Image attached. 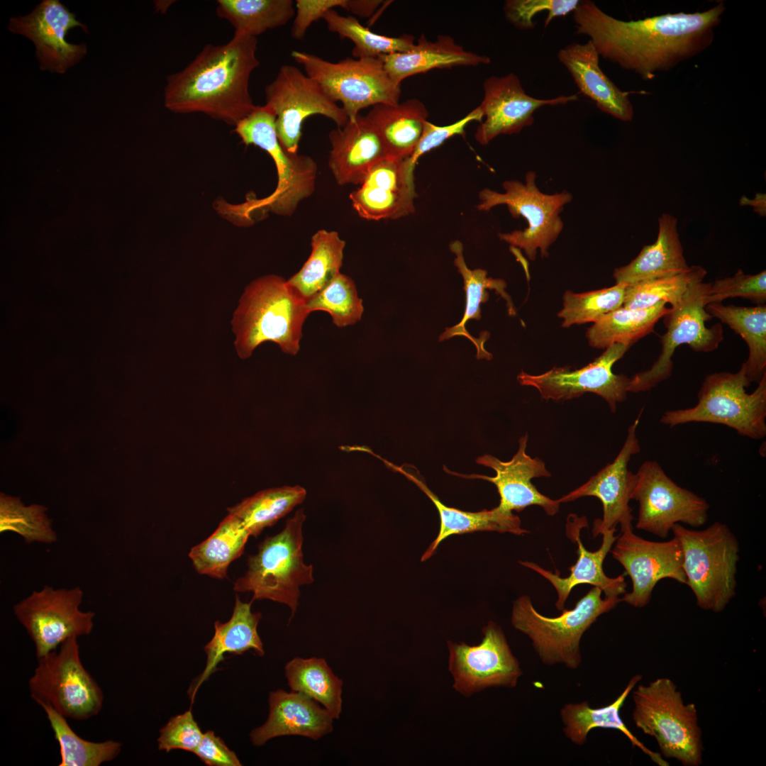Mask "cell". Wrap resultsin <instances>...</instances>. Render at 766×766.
<instances>
[{
	"label": "cell",
	"mask_w": 766,
	"mask_h": 766,
	"mask_svg": "<svg viewBox=\"0 0 766 766\" xmlns=\"http://www.w3.org/2000/svg\"><path fill=\"white\" fill-rule=\"evenodd\" d=\"M725 10L721 1L703 12L626 21L582 0L572 16L576 33L588 36L599 56L650 80L709 47Z\"/></svg>",
	"instance_id": "cell-1"
},
{
	"label": "cell",
	"mask_w": 766,
	"mask_h": 766,
	"mask_svg": "<svg viewBox=\"0 0 766 766\" xmlns=\"http://www.w3.org/2000/svg\"><path fill=\"white\" fill-rule=\"evenodd\" d=\"M257 48L256 37L239 33L225 45L207 44L184 69L167 77L165 106L236 126L257 106L249 90L250 75L260 65Z\"/></svg>",
	"instance_id": "cell-2"
},
{
	"label": "cell",
	"mask_w": 766,
	"mask_h": 766,
	"mask_svg": "<svg viewBox=\"0 0 766 766\" xmlns=\"http://www.w3.org/2000/svg\"><path fill=\"white\" fill-rule=\"evenodd\" d=\"M309 314L305 301L283 277L270 274L251 282L231 320L238 357H250L257 347L268 341L295 355Z\"/></svg>",
	"instance_id": "cell-3"
},
{
	"label": "cell",
	"mask_w": 766,
	"mask_h": 766,
	"mask_svg": "<svg viewBox=\"0 0 766 766\" xmlns=\"http://www.w3.org/2000/svg\"><path fill=\"white\" fill-rule=\"evenodd\" d=\"M679 541L684 557L687 585L696 604L718 613L736 596L740 547L735 534L725 523L716 521L705 529L675 524L671 530Z\"/></svg>",
	"instance_id": "cell-4"
},
{
	"label": "cell",
	"mask_w": 766,
	"mask_h": 766,
	"mask_svg": "<svg viewBox=\"0 0 766 766\" xmlns=\"http://www.w3.org/2000/svg\"><path fill=\"white\" fill-rule=\"evenodd\" d=\"M305 519L304 510L299 509L281 532L265 538L257 553L248 557V570L235 582V591L252 592L251 601L270 599L286 604L291 609V618L294 616L299 587L313 582V566L303 560Z\"/></svg>",
	"instance_id": "cell-5"
},
{
	"label": "cell",
	"mask_w": 766,
	"mask_h": 766,
	"mask_svg": "<svg viewBox=\"0 0 766 766\" xmlns=\"http://www.w3.org/2000/svg\"><path fill=\"white\" fill-rule=\"evenodd\" d=\"M750 384L743 365L735 373L708 374L694 406L668 410L660 421L669 427L692 422L721 424L741 436L762 439L766 435V374L748 394L745 388Z\"/></svg>",
	"instance_id": "cell-6"
},
{
	"label": "cell",
	"mask_w": 766,
	"mask_h": 766,
	"mask_svg": "<svg viewBox=\"0 0 766 766\" xmlns=\"http://www.w3.org/2000/svg\"><path fill=\"white\" fill-rule=\"evenodd\" d=\"M235 131L245 145L258 146L270 154L277 167L278 182L269 196L231 206L226 209L229 211L226 213L246 219L258 210L292 215L314 191L316 162L309 155L289 152L282 146L275 131V115L266 104L257 106L235 126Z\"/></svg>",
	"instance_id": "cell-7"
},
{
	"label": "cell",
	"mask_w": 766,
	"mask_h": 766,
	"mask_svg": "<svg viewBox=\"0 0 766 766\" xmlns=\"http://www.w3.org/2000/svg\"><path fill=\"white\" fill-rule=\"evenodd\" d=\"M601 593L599 588L593 587L572 609H565L556 617L540 614L530 596H521L514 603L511 623L528 636L544 664H563L575 670L582 662L580 640L584 632L598 617L621 602L618 596L602 599Z\"/></svg>",
	"instance_id": "cell-8"
},
{
	"label": "cell",
	"mask_w": 766,
	"mask_h": 766,
	"mask_svg": "<svg viewBox=\"0 0 766 766\" xmlns=\"http://www.w3.org/2000/svg\"><path fill=\"white\" fill-rule=\"evenodd\" d=\"M633 699L635 726L655 738L665 757L687 766L702 763L701 731L696 706L684 703L670 679L658 678L648 685H639Z\"/></svg>",
	"instance_id": "cell-9"
},
{
	"label": "cell",
	"mask_w": 766,
	"mask_h": 766,
	"mask_svg": "<svg viewBox=\"0 0 766 766\" xmlns=\"http://www.w3.org/2000/svg\"><path fill=\"white\" fill-rule=\"evenodd\" d=\"M536 173L527 172L524 183L518 180H506L502 184L504 192L484 189L479 193V203L477 209L487 211L499 205H506L514 218L523 217L527 227L509 233H499V238L512 248L524 251L528 258L536 259L539 250L542 257L548 256L550 246L555 242L562 232L564 224L560 213L564 206L572 199L567 191L548 194L542 192L536 184Z\"/></svg>",
	"instance_id": "cell-10"
},
{
	"label": "cell",
	"mask_w": 766,
	"mask_h": 766,
	"mask_svg": "<svg viewBox=\"0 0 766 766\" xmlns=\"http://www.w3.org/2000/svg\"><path fill=\"white\" fill-rule=\"evenodd\" d=\"M292 56L333 101L342 104L349 120L367 107L399 103L401 84L391 79L379 57H347L331 62L297 50Z\"/></svg>",
	"instance_id": "cell-11"
},
{
	"label": "cell",
	"mask_w": 766,
	"mask_h": 766,
	"mask_svg": "<svg viewBox=\"0 0 766 766\" xmlns=\"http://www.w3.org/2000/svg\"><path fill=\"white\" fill-rule=\"evenodd\" d=\"M29 679L31 698L46 704L66 718L87 720L102 709L104 693L84 667L77 638L64 641L58 650L38 658Z\"/></svg>",
	"instance_id": "cell-12"
},
{
	"label": "cell",
	"mask_w": 766,
	"mask_h": 766,
	"mask_svg": "<svg viewBox=\"0 0 766 766\" xmlns=\"http://www.w3.org/2000/svg\"><path fill=\"white\" fill-rule=\"evenodd\" d=\"M711 283L692 284L681 301L662 317L666 332L660 338V353L652 367L630 378L628 392H646L667 379L672 373V357L677 348L687 344L695 352L715 350L723 339L721 323L708 328L712 318L705 309Z\"/></svg>",
	"instance_id": "cell-13"
},
{
	"label": "cell",
	"mask_w": 766,
	"mask_h": 766,
	"mask_svg": "<svg viewBox=\"0 0 766 766\" xmlns=\"http://www.w3.org/2000/svg\"><path fill=\"white\" fill-rule=\"evenodd\" d=\"M631 499L639 506L636 528L661 538H666L676 523L699 528L708 521L707 501L676 484L655 460L640 466Z\"/></svg>",
	"instance_id": "cell-14"
},
{
	"label": "cell",
	"mask_w": 766,
	"mask_h": 766,
	"mask_svg": "<svg viewBox=\"0 0 766 766\" xmlns=\"http://www.w3.org/2000/svg\"><path fill=\"white\" fill-rule=\"evenodd\" d=\"M266 105L275 115V131L282 146L296 153L303 122L313 115L332 120L338 128L349 121L341 106L333 101L314 79L292 65H282L273 81L265 88Z\"/></svg>",
	"instance_id": "cell-15"
},
{
	"label": "cell",
	"mask_w": 766,
	"mask_h": 766,
	"mask_svg": "<svg viewBox=\"0 0 766 766\" xmlns=\"http://www.w3.org/2000/svg\"><path fill=\"white\" fill-rule=\"evenodd\" d=\"M83 591L45 586L13 606V613L35 645L37 658L55 650L66 640L91 633L95 614L79 606Z\"/></svg>",
	"instance_id": "cell-16"
},
{
	"label": "cell",
	"mask_w": 766,
	"mask_h": 766,
	"mask_svg": "<svg viewBox=\"0 0 766 766\" xmlns=\"http://www.w3.org/2000/svg\"><path fill=\"white\" fill-rule=\"evenodd\" d=\"M631 346L615 343L593 362L579 368L554 367L540 374H531L521 371L517 376L520 384L535 388L542 399L566 401L594 393L603 398L612 413L617 404L627 397L630 378L624 374H614L612 367L620 360Z\"/></svg>",
	"instance_id": "cell-17"
},
{
	"label": "cell",
	"mask_w": 766,
	"mask_h": 766,
	"mask_svg": "<svg viewBox=\"0 0 766 766\" xmlns=\"http://www.w3.org/2000/svg\"><path fill=\"white\" fill-rule=\"evenodd\" d=\"M614 543L610 552L632 581V591L626 592L621 601L642 608L650 602L661 579L670 578L687 584L683 552L676 537L662 542L648 540L634 533L631 524L621 527Z\"/></svg>",
	"instance_id": "cell-18"
},
{
	"label": "cell",
	"mask_w": 766,
	"mask_h": 766,
	"mask_svg": "<svg viewBox=\"0 0 766 766\" xmlns=\"http://www.w3.org/2000/svg\"><path fill=\"white\" fill-rule=\"evenodd\" d=\"M482 632L477 645L448 642L453 687L464 696L487 687H515L523 674L501 627L490 621Z\"/></svg>",
	"instance_id": "cell-19"
},
{
	"label": "cell",
	"mask_w": 766,
	"mask_h": 766,
	"mask_svg": "<svg viewBox=\"0 0 766 766\" xmlns=\"http://www.w3.org/2000/svg\"><path fill=\"white\" fill-rule=\"evenodd\" d=\"M75 27L88 33L87 26L58 0H43L28 14L13 17L8 29L30 39L35 45L36 57L43 71L64 74L87 54L85 43L66 40L68 31Z\"/></svg>",
	"instance_id": "cell-20"
},
{
	"label": "cell",
	"mask_w": 766,
	"mask_h": 766,
	"mask_svg": "<svg viewBox=\"0 0 766 766\" xmlns=\"http://www.w3.org/2000/svg\"><path fill=\"white\" fill-rule=\"evenodd\" d=\"M643 409L628 427L625 442L612 462L593 475L584 484L564 495L560 503L570 502L584 496H595L603 507L601 518H596L592 530L595 537L604 531L616 529L617 525L632 524L633 516L629 501L635 482V473L628 468L631 456L638 454L640 446L636 430Z\"/></svg>",
	"instance_id": "cell-21"
},
{
	"label": "cell",
	"mask_w": 766,
	"mask_h": 766,
	"mask_svg": "<svg viewBox=\"0 0 766 766\" xmlns=\"http://www.w3.org/2000/svg\"><path fill=\"white\" fill-rule=\"evenodd\" d=\"M484 97L479 106L484 120L475 133L482 145L501 135L518 133L534 122V112L545 106H557L578 99L577 94L553 99H537L528 95L515 74L491 76L483 82Z\"/></svg>",
	"instance_id": "cell-22"
},
{
	"label": "cell",
	"mask_w": 766,
	"mask_h": 766,
	"mask_svg": "<svg viewBox=\"0 0 766 766\" xmlns=\"http://www.w3.org/2000/svg\"><path fill=\"white\" fill-rule=\"evenodd\" d=\"M414 174L405 157L387 156L369 171L360 186L350 193L354 210L362 218L397 219L415 211Z\"/></svg>",
	"instance_id": "cell-23"
},
{
	"label": "cell",
	"mask_w": 766,
	"mask_h": 766,
	"mask_svg": "<svg viewBox=\"0 0 766 766\" xmlns=\"http://www.w3.org/2000/svg\"><path fill=\"white\" fill-rule=\"evenodd\" d=\"M528 438L526 433L519 438L518 449L508 462L501 461L489 454L477 459V463L494 470L496 474L494 477L452 474L493 483L500 496L498 506L503 511H521L530 506H538L547 515L554 516L559 512L561 503L558 499H550L540 493L531 482L534 478L550 477L551 473L542 460L533 458L526 453Z\"/></svg>",
	"instance_id": "cell-24"
},
{
	"label": "cell",
	"mask_w": 766,
	"mask_h": 766,
	"mask_svg": "<svg viewBox=\"0 0 766 766\" xmlns=\"http://www.w3.org/2000/svg\"><path fill=\"white\" fill-rule=\"evenodd\" d=\"M585 526H587V521L584 516L579 517L576 514L568 516L566 531L567 536L577 542L578 555L577 562L570 568L568 577H561L557 570L553 573L533 562H520L523 566L534 570L551 583L557 594L555 606L561 611L565 610V601L572 589L579 584H589L596 587L604 593L605 597H616L626 592L624 575L609 577L603 569L604 561L617 538V535H615L616 530L604 531L601 534L600 548L592 552L584 548L579 536L581 528Z\"/></svg>",
	"instance_id": "cell-25"
},
{
	"label": "cell",
	"mask_w": 766,
	"mask_h": 766,
	"mask_svg": "<svg viewBox=\"0 0 766 766\" xmlns=\"http://www.w3.org/2000/svg\"><path fill=\"white\" fill-rule=\"evenodd\" d=\"M328 166L337 183L360 185L370 169L389 156L379 135L365 116L358 114L329 133Z\"/></svg>",
	"instance_id": "cell-26"
},
{
	"label": "cell",
	"mask_w": 766,
	"mask_h": 766,
	"mask_svg": "<svg viewBox=\"0 0 766 766\" xmlns=\"http://www.w3.org/2000/svg\"><path fill=\"white\" fill-rule=\"evenodd\" d=\"M269 705L267 720L250 734L255 746H262L272 738L284 736H300L316 740L333 730L331 714L301 693L282 689L272 692Z\"/></svg>",
	"instance_id": "cell-27"
},
{
	"label": "cell",
	"mask_w": 766,
	"mask_h": 766,
	"mask_svg": "<svg viewBox=\"0 0 766 766\" xmlns=\"http://www.w3.org/2000/svg\"><path fill=\"white\" fill-rule=\"evenodd\" d=\"M557 55L580 92L594 101L601 111L624 122L633 119L634 110L628 94L621 90L602 71L600 56L591 40L568 44Z\"/></svg>",
	"instance_id": "cell-28"
},
{
	"label": "cell",
	"mask_w": 766,
	"mask_h": 766,
	"mask_svg": "<svg viewBox=\"0 0 766 766\" xmlns=\"http://www.w3.org/2000/svg\"><path fill=\"white\" fill-rule=\"evenodd\" d=\"M378 57L391 79L399 84L407 77L432 69L475 67L491 61L486 55L464 50L451 36L440 35L435 41H429L423 34L411 50Z\"/></svg>",
	"instance_id": "cell-29"
},
{
	"label": "cell",
	"mask_w": 766,
	"mask_h": 766,
	"mask_svg": "<svg viewBox=\"0 0 766 766\" xmlns=\"http://www.w3.org/2000/svg\"><path fill=\"white\" fill-rule=\"evenodd\" d=\"M677 230V219L670 213L658 218L657 240L645 245L630 263L616 268V284H631L684 272L689 268Z\"/></svg>",
	"instance_id": "cell-30"
},
{
	"label": "cell",
	"mask_w": 766,
	"mask_h": 766,
	"mask_svg": "<svg viewBox=\"0 0 766 766\" xmlns=\"http://www.w3.org/2000/svg\"><path fill=\"white\" fill-rule=\"evenodd\" d=\"M415 483L433 501L440 516V530L436 538L431 543L421 557L424 561L431 557L438 545L452 535H462L476 531H496L523 535L528 533L521 527L519 517L511 511H505L499 506L491 510L477 512L462 511L443 504L427 486L415 475L406 472L402 467L396 468Z\"/></svg>",
	"instance_id": "cell-31"
},
{
	"label": "cell",
	"mask_w": 766,
	"mask_h": 766,
	"mask_svg": "<svg viewBox=\"0 0 766 766\" xmlns=\"http://www.w3.org/2000/svg\"><path fill=\"white\" fill-rule=\"evenodd\" d=\"M240 601L236 595L233 611L230 620L224 623L216 621L212 639L204 647L207 660L204 670L195 684L194 696L200 684L213 673L218 665L224 660V655H240L252 650L258 655L265 653L262 642L257 633V625L262 618L260 612L252 613L251 604Z\"/></svg>",
	"instance_id": "cell-32"
},
{
	"label": "cell",
	"mask_w": 766,
	"mask_h": 766,
	"mask_svg": "<svg viewBox=\"0 0 766 766\" xmlns=\"http://www.w3.org/2000/svg\"><path fill=\"white\" fill-rule=\"evenodd\" d=\"M450 250L455 255L454 265L464 281L466 304L465 313L460 322L453 327L446 328L445 332L440 335L439 340H445L456 335L465 336L475 345L478 359L489 360L492 355L484 348V343L489 337V333H486L481 335L479 338H476L467 331L465 325L470 319L479 320L481 318L480 304L489 299L487 289H494L496 294L505 300L509 315H516L515 306L511 296L505 290L506 283L504 280L487 277V272L485 270H470L467 267L463 256V245L460 241L451 242Z\"/></svg>",
	"instance_id": "cell-33"
},
{
	"label": "cell",
	"mask_w": 766,
	"mask_h": 766,
	"mask_svg": "<svg viewBox=\"0 0 766 766\" xmlns=\"http://www.w3.org/2000/svg\"><path fill=\"white\" fill-rule=\"evenodd\" d=\"M375 128L389 156H409L423 132L428 111L418 99L396 104H377L365 116Z\"/></svg>",
	"instance_id": "cell-34"
},
{
	"label": "cell",
	"mask_w": 766,
	"mask_h": 766,
	"mask_svg": "<svg viewBox=\"0 0 766 766\" xmlns=\"http://www.w3.org/2000/svg\"><path fill=\"white\" fill-rule=\"evenodd\" d=\"M641 679V676H633L623 692L611 704L597 709L591 708L587 701L567 704L560 710V717L564 724L563 732L571 742L584 745L589 732L595 728L616 729L622 732L634 745L640 748L650 759L660 766L668 765L659 753L647 748L628 730L620 716V709L626 699Z\"/></svg>",
	"instance_id": "cell-35"
},
{
	"label": "cell",
	"mask_w": 766,
	"mask_h": 766,
	"mask_svg": "<svg viewBox=\"0 0 766 766\" xmlns=\"http://www.w3.org/2000/svg\"><path fill=\"white\" fill-rule=\"evenodd\" d=\"M711 316L728 326L745 341L749 355L742 364L750 383L766 374V306H739L711 303L705 306Z\"/></svg>",
	"instance_id": "cell-36"
},
{
	"label": "cell",
	"mask_w": 766,
	"mask_h": 766,
	"mask_svg": "<svg viewBox=\"0 0 766 766\" xmlns=\"http://www.w3.org/2000/svg\"><path fill=\"white\" fill-rule=\"evenodd\" d=\"M311 252L302 267L287 282L305 302L323 289L340 272L345 241L338 232L316 231L311 240Z\"/></svg>",
	"instance_id": "cell-37"
},
{
	"label": "cell",
	"mask_w": 766,
	"mask_h": 766,
	"mask_svg": "<svg viewBox=\"0 0 766 766\" xmlns=\"http://www.w3.org/2000/svg\"><path fill=\"white\" fill-rule=\"evenodd\" d=\"M665 302L648 309L624 306L603 316L588 328L586 337L590 346L603 349L615 343L631 346L650 333L657 322L670 310Z\"/></svg>",
	"instance_id": "cell-38"
},
{
	"label": "cell",
	"mask_w": 766,
	"mask_h": 766,
	"mask_svg": "<svg viewBox=\"0 0 766 766\" xmlns=\"http://www.w3.org/2000/svg\"><path fill=\"white\" fill-rule=\"evenodd\" d=\"M250 536L241 521L228 514L208 538L191 549L189 557L198 573L223 579L230 564L243 553Z\"/></svg>",
	"instance_id": "cell-39"
},
{
	"label": "cell",
	"mask_w": 766,
	"mask_h": 766,
	"mask_svg": "<svg viewBox=\"0 0 766 766\" xmlns=\"http://www.w3.org/2000/svg\"><path fill=\"white\" fill-rule=\"evenodd\" d=\"M284 671L292 691L315 700L334 719L339 718L342 711L343 681L333 672L325 659L296 657L287 663Z\"/></svg>",
	"instance_id": "cell-40"
},
{
	"label": "cell",
	"mask_w": 766,
	"mask_h": 766,
	"mask_svg": "<svg viewBox=\"0 0 766 766\" xmlns=\"http://www.w3.org/2000/svg\"><path fill=\"white\" fill-rule=\"evenodd\" d=\"M292 0H218L217 15L228 21L234 33L253 37L284 26L295 15Z\"/></svg>",
	"instance_id": "cell-41"
},
{
	"label": "cell",
	"mask_w": 766,
	"mask_h": 766,
	"mask_svg": "<svg viewBox=\"0 0 766 766\" xmlns=\"http://www.w3.org/2000/svg\"><path fill=\"white\" fill-rule=\"evenodd\" d=\"M306 495V490L298 485L267 489L227 510L241 521L250 535L257 537L301 504Z\"/></svg>",
	"instance_id": "cell-42"
},
{
	"label": "cell",
	"mask_w": 766,
	"mask_h": 766,
	"mask_svg": "<svg viewBox=\"0 0 766 766\" xmlns=\"http://www.w3.org/2000/svg\"><path fill=\"white\" fill-rule=\"evenodd\" d=\"M46 714L55 738L60 745L59 766H99L115 759L121 744L113 740L92 742L79 736L69 726L67 718L46 704H39Z\"/></svg>",
	"instance_id": "cell-43"
},
{
	"label": "cell",
	"mask_w": 766,
	"mask_h": 766,
	"mask_svg": "<svg viewBox=\"0 0 766 766\" xmlns=\"http://www.w3.org/2000/svg\"><path fill=\"white\" fill-rule=\"evenodd\" d=\"M322 19L330 31L353 42L352 55L355 58L378 57L382 55L408 52L415 45V38L411 35L389 37L377 34L361 25L354 16H341L335 9L327 11Z\"/></svg>",
	"instance_id": "cell-44"
},
{
	"label": "cell",
	"mask_w": 766,
	"mask_h": 766,
	"mask_svg": "<svg viewBox=\"0 0 766 766\" xmlns=\"http://www.w3.org/2000/svg\"><path fill=\"white\" fill-rule=\"evenodd\" d=\"M706 275V270L700 265H692L682 272L643 280L628 284L626 287L623 306L633 309H648L659 302L677 305L689 288L702 282Z\"/></svg>",
	"instance_id": "cell-45"
},
{
	"label": "cell",
	"mask_w": 766,
	"mask_h": 766,
	"mask_svg": "<svg viewBox=\"0 0 766 766\" xmlns=\"http://www.w3.org/2000/svg\"><path fill=\"white\" fill-rule=\"evenodd\" d=\"M43 505L25 506L18 497L1 493L0 533L13 532L28 543H52L57 534Z\"/></svg>",
	"instance_id": "cell-46"
},
{
	"label": "cell",
	"mask_w": 766,
	"mask_h": 766,
	"mask_svg": "<svg viewBox=\"0 0 766 766\" xmlns=\"http://www.w3.org/2000/svg\"><path fill=\"white\" fill-rule=\"evenodd\" d=\"M627 284L615 285L584 293L567 290L563 294L562 309L557 316L562 326L568 328L589 322H596L603 316L623 306Z\"/></svg>",
	"instance_id": "cell-47"
},
{
	"label": "cell",
	"mask_w": 766,
	"mask_h": 766,
	"mask_svg": "<svg viewBox=\"0 0 766 766\" xmlns=\"http://www.w3.org/2000/svg\"><path fill=\"white\" fill-rule=\"evenodd\" d=\"M305 305L309 313L316 311L328 313L339 328L356 323L364 311L354 281L340 272Z\"/></svg>",
	"instance_id": "cell-48"
},
{
	"label": "cell",
	"mask_w": 766,
	"mask_h": 766,
	"mask_svg": "<svg viewBox=\"0 0 766 766\" xmlns=\"http://www.w3.org/2000/svg\"><path fill=\"white\" fill-rule=\"evenodd\" d=\"M579 0H507L504 4L505 18L516 28L522 30L533 29L535 16L548 12L544 26L547 27L555 17L565 16L573 12Z\"/></svg>",
	"instance_id": "cell-49"
},
{
	"label": "cell",
	"mask_w": 766,
	"mask_h": 766,
	"mask_svg": "<svg viewBox=\"0 0 766 766\" xmlns=\"http://www.w3.org/2000/svg\"><path fill=\"white\" fill-rule=\"evenodd\" d=\"M742 297L757 305L766 301V272L746 274L742 270L729 277L716 279L711 283L705 304L721 303L728 298Z\"/></svg>",
	"instance_id": "cell-50"
},
{
	"label": "cell",
	"mask_w": 766,
	"mask_h": 766,
	"mask_svg": "<svg viewBox=\"0 0 766 766\" xmlns=\"http://www.w3.org/2000/svg\"><path fill=\"white\" fill-rule=\"evenodd\" d=\"M483 113L478 106L462 118L448 126H436L426 121L423 132L412 153L405 157L411 171L414 172L418 159L428 151L440 146L447 139L455 135H465V128L472 121L482 122Z\"/></svg>",
	"instance_id": "cell-51"
},
{
	"label": "cell",
	"mask_w": 766,
	"mask_h": 766,
	"mask_svg": "<svg viewBox=\"0 0 766 766\" xmlns=\"http://www.w3.org/2000/svg\"><path fill=\"white\" fill-rule=\"evenodd\" d=\"M160 733L158 749L167 753L175 749L194 753L204 734L191 711L172 717Z\"/></svg>",
	"instance_id": "cell-52"
},
{
	"label": "cell",
	"mask_w": 766,
	"mask_h": 766,
	"mask_svg": "<svg viewBox=\"0 0 766 766\" xmlns=\"http://www.w3.org/2000/svg\"><path fill=\"white\" fill-rule=\"evenodd\" d=\"M346 0H296L295 17L291 29V35L296 40L304 38L311 24L329 10L335 7L345 9Z\"/></svg>",
	"instance_id": "cell-53"
},
{
	"label": "cell",
	"mask_w": 766,
	"mask_h": 766,
	"mask_svg": "<svg viewBox=\"0 0 766 766\" xmlns=\"http://www.w3.org/2000/svg\"><path fill=\"white\" fill-rule=\"evenodd\" d=\"M200 760L209 766H240L242 764L235 753L212 731L203 734L202 739L194 751Z\"/></svg>",
	"instance_id": "cell-54"
},
{
	"label": "cell",
	"mask_w": 766,
	"mask_h": 766,
	"mask_svg": "<svg viewBox=\"0 0 766 766\" xmlns=\"http://www.w3.org/2000/svg\"><path fill=\"white\" fill-rule=\"evenodd\" d=\"M379 0H346L345 10L360 17L372 16L382 4Z\"/></svg>",
	"instance_id": "cell-55"
},
{
	"label": "cell",
	"mask_w": 766,
	"mask_h": 766,
	"mask_svg": "<svg viewBox=\"0 0 766 766\" xmlns=\"http://www.w3.org/2000/svg\"><path fill=\"white\" fill-rule=\"evenodd\" d=\"M741 205H750L754 207V210L759 215L765 216V194L757 193L754 199L743 196L740 200Z\"/></svg>",
	"instance_id": "cell-56"
}]
</instances>
